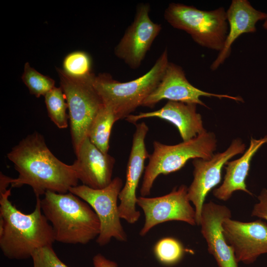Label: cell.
<instances>
[{
    "instance_id": "obj_25",
    "label": "cell",
    "mask_w": 267,
    "mask_h": 267,
    "mask_svg": "<svg viewBox=\"0 0 267 267\" xmlns=\"http://www.w3.org/2000/svg\"><path fill=\"white\" fill-rule=\"evenodd\" d=\"M33 267H69L56 255L52 246L37 250L32 258Z\"/></svg>"
},
{
    "instance_id": "obj_14",
    "label": "cell",
    "mask_w": 267,
    "mask_h": 267,
    "mask_svg": "<svg viewBox=\"0 0 267 267\" xmlns=\"http://www.w3.org/2000/svg\"><path fill=\"white\" fill-rule=\"evenodd\" d=\"M201 96L228 98L239 102L244 101L240 96L212 93L195 87L187 80L180 66L169 62L161 82L144 100L141 106L153 108L160 101L166 99L208 107L200 99Z\"/></svg>"
},
{
    "instance_id": "obj_22",
    "label": "cell",
    "mask_w": 267,
    "mask_h": 267,
    "mask_svg": "<svg viewBox=\"0 0 267 267\" xmlns=\"http://www.w3.org/2000/svg\"><path fill=\"white\" fill-rule=\"evenodd\" d=\"M157 260L166 266L177 264L182 259L184 250L182 244L175 238L167 237L158 240L153 248Z\"/></svg>"
},
{
    "instance_id": "obj_24",
    "label": "cell",
    "mask_w": 267,
    "mask_h": 267,
    "mask_svg": "<svg viewBox=\"0 0 267 267\" xmlns=\"http://www.w3.org/2000/svg\"><path fill=\"white\" fill-rule=\"evenodd\" d=\"M62 65L64 72L73 78H84L93 73L90 57L83 51H75L68 54Z\"/></svg>"
},
{
    "instance_id": "obj_19",
    "label": "cell",
    "mask_w": 267,
    "mask_h": 267,
    "mask_svg": "<svg viewBox=\"0 0 267 267\" xmlns=\"http://www.w3.org/2000/svg\"><path fill=\"white\" fill-rule=\"evenodd\" d=\"M267 143V135L257 139L251 137L248 148L239 158L228 161L225 164V175L222 184L213 191L217 199L226 201L235 191L241 190L249 195L252 193L247 189L246 179L250 170L252 158L264 144Z\"/></svg>"
},
{
    "instance_id": "obj_10",
    "label": "cell",
    "mask_w": 267,
    "mask_h": 267,
    "mask_svg": "<svg viewBox=\"0 0 267 267\" xmlns=\"http://www.w3.org/2000/svg\"><path fill=\"white\" fill-rule=\"evenodd\" d=\"M246 145L237 138L232 140L225 151L214 154L210 159H193V179L188 188L187 195L194 206L197 225H199L205 198L208 193L220 183L224 166L233 156L244 153Z\"/></svg>"
},
{
    "instance_id": "obj_8",
    "label": "cell",
    "mask_w": 267,
    "mask_h": 267,
    "mask_svg": "<svg viewBox=\"0 0 267 267\" xmlns=\"http://www.w3.org/2000/svg\"><path fill=\"white\" fill-rule=\"evenodd\" d=\"M123 187L122 179L115 177L108 185L102 189H93L83 184L69 189V192L89 204L97 215L100 221V231L96 241L100 246L107 245L112 238L121 242L127 240L117 204Z\"/></svg>"
},
{
    "instance_id": "obj_1",
    "label": "cell",
    "mask_w": 267,
    "mask_h": 267,
    "mask_svg": "<svg viewBox=\"0 0 267 267\" xmlns=\"http://www.w3.org/2000/svg\"><path fill=\"white\" fill-rule=\"evenodd\" d=\"M18 173L11 187L31 186L36 196L49 191L66 193L79 182L73 165L56 158L48 148L44 137L35 132L22 139L7 154Z\"/></svg>"
},
{
    "instance_id": "obj_16",
    "label": "cell",
    "mask_w": 267,
    "mask_h": 267,
    "mask_svg": "<svg viewBox=\"0 0 267 267\" xmlns=\"http://www.w3.org/2000/svg\"><path fill=\"white\" fill-rule=\"evenodd\" d=\"M76 155L77 159L72 165L84 185L98 189L110 183L115 162L113 157L102 152L89 137L82 142Z\"/></svg>"
},
{
    "instance_id": "obj_12",
    "label": "cell",
    "mask_w": 267,
    "mask_h": 267,
    "mask_svg": "<svg viewBox=\"0 0 267 267\" xmlns=\"http://www.w3.org/2000/svg\"><path fill=\"white\" fill-rule=\"evenodd\" d=\"M135 127L127 166L126 182L119 195L120 217L131 224L137 222L140 216V211L136 209V191L145 169V161L150 155L145 143L148 126L142 122L136 124Z\"/></svg>"
},
{
    "instance_id": "obj_15",
    "label": "cell",
    "mask_w": 267,
    "mask_h": 267,
    "mask_svg": "<svg viewBox=\"0 0 267 267\" xmlns=\"http://www.w3.org/2000/svg\"><path fill=\"white\" fill-rule=\"evenodd\" d=\"M231 218L230 209L212 201L204 203L199 225L206 241L209 253L213 256L219 267H239L234 252L226 242L222 223Z\"/></svg>"
},
{
    "instance_id": "obj_4",
    "label": "cell",
    "mask_w": 267,
    "mask_h": 267,
    "mask_svg": "<svg viewBox=\"0 0 267 267\" xmlns=\"http://www.w3.org/2000/svg\"><path fill=\"white\" fill-rule=\"evenodd\" d=\"M169 63L166 49L149 71L139 78L120 82L109 73H100L95 76L93 86L103 104L112 110L118 121L142 105L161 82Z\"/></svg>"
},
{
    "instance_id": "obj_21",
    "label": "cell",
    "mask_w": 267,
    "mask_h": 267,
    "mask_svg": "<svg viewBox=\"0 0 267 267\" xmlns=\"http://www.w3.org/2000/svg\"><path fill=\"white\" fill-rule=\"evenodd\" d=\"M44 97L48 115L52 122L59 129L67 128L68 106L62 89L55 87Z\"/></svg>"
},
{
    "instance_id": "obj_13",
    "label": "cell",
    "mask_w": 267,
    "mask_h": 267,
    "mask_svg": "<svg viewBox=\"0 0 267 267\" xmlns=\"http://www.w3.org/2000/svg\"><path fill=\"white\" fill-rule=\"evenodd\" d=\"M222 229L238 263L250 265L267 254V222L261 220L242 222L228 218L223 221Z\"/></svg>"
},
{
    "instance_id": "obj_5",
    "label": "cell",
    "mask_w": 267,
    "mask_h": 267,
    "mask_svg": "<svg viewBox=\"0 0 267 267\" xmlns=\"http://www.w3.org/2000/svg\"><path fill=\"white\" fill-rule=\"evenodd\" d=\"M217 148L213 133L207 131L196 137L175 145L153 142L140 189L141 196L150 195L155 180L160 175H168L181 169L190 159H210Z\"/></svg>"
},
{
    "instance_id": "obj_3",
    "label": "cell",
    "mask_w": 267,
    "mask_h": 267,
    "mask_svg": "<svg viewBox=\"0 0 267 267\" xmlns=\"http://www.w3.org/2000/svg\"><path fill=\"white\" fill-rule=\"evenodd\" d=\"M41 199L42 212L52 226L55 241L86 244L97 237L100 223L88 204L70 192L46 191Z\"/></svg>"
},
{
    "instance_id": "obj_18",
    "label": "cell",
    "mask_w": 267,
    "mask_h": 267,
    "mask_svg": "<svg viewBox=\"0 0 267 267\" xmlns=\"http://www.w3.org/2000/svg\"><path fill=\"white\" fill-rule=\"evenodd\" d=\"M229 30L224 46L210 69L217 70L229 57L234 41L245 33L257 31L256 24L267 19V13L255 9L247 0H233L226 11Z\"/></svg>"
},
{
    "instance_id": "obj_26",
    "label": "cell",
    "mask_w": 267,
    "mask_h": 267,
    "mask_svg": "<svg viewBox=\"0 0 267 267\" xmlns=\"http://www.w3.org/2000/svg\"><path fill=\"white\" fill-rule=\"evenodd\" d=\"M258 202L253 206L251 216L263 219L267 222V189L263 188L258 196Z\"/></svg>"
},
{
    "instance_id": "obj_27",
    "label": "cell",
    "mask_w": 267,
    "mask_h": 267,
    "mask_svg": "<svg viewBox=\"0 0 267 267\" xmlns=\"http://www.w3.org/2000/svg\"><path fill=\"white\" fill-rule=\"evenodd\" d=\"M93 267H118L114 261L107 259L101 254H97L92 258Z\"/></svg>"
},
{
    "instance_id": "obj_20",
    "label": "cell",
    "mask_w": 267,
    "mask_h": 267,
    "mask_svg": "<svg viewBox=\"0 0 267 267\" xmlns=\"http://www.w3.org/2000/svg\"><path fill=\"white\" fill-rule=\"evenodd\" d=\"M117 121L112 110L103 104L91 125L88 137L90 141L104 153L108 152L111 130Z\"/></svg>"
},
{
    "instance_id": "obj_9",
    "label": "cell",
    "mask_w": 267,
    "mask_h": 267,
    "mask_svg": "<svg viewBox=\"0 0 267 267\" xmlns=\"http://www.w3.org/2000/svg\"><path fill=\"white\" fill-rule=\"evenodd\" d=\"M186 185H181L163 196L137 197L136 205L141 208L145 216L140 235L145 236L155 226L169 221L197 225L195 209L191 205Z\"/></svg>"
},
{
    "instance_id": "obj_6",
    "label": "cell",
    "mask_w": 267,
    "mask_h": 267,
    "mask_svg": "<svg viewBox=\"0 0 267 267\" xmlns=\"http://www.w3.org/2000/svg\"><path fill=\"white\" fill-rule=\"evenodd\" d=\"M164 18L174 28L184 31L203 47L221 51L228 34L226 12L223 7L210 11L171 3Z\"/></svg>"
},
{
    "instance_id": "obj_2",
    "label": "cell",
    "mask_w": 267,
    "mask_h": 267,
    "mask_svg": "<svg viewBox=\"0 0 267 267\" xmlns=\"http://www.w3.org/2000/svg\"><path fill=\"white\" fill-rule=\"evenodd\" d=\"M11 190L0 195V248L9 259L32 258L37 250L52 246V228L42 212L40 196L34 211L26 214L9 199Z\"/></svg>"
},
{
    "instance_id": "obj_17",
    "label": "cell",
    "mask_w": 267,
    "mask_h": 267,
    "mask_svg": "<svg viewBox=\"0 0 267 267\" xmlns=\"http://www.w3.org/2000/svg\"><path fill=\"white\" fill-rule=\"evenodd\" d=\"M158 118L173 124L178 130L183 141L193 139L206 132L201 115L196 111V104L168 101L161 108L154 111L131 114L126 118L136 125L140 119Z\"/></svg>"
},
{
    "instance_id": "obj_11",
    "label": "cell",
    "mask_w": 267,
    "mask_h": 267,
    "mask_svg": "<svg viewBox=\"0 0 267 267\" xmlns=\"http://www.w3.org/2000/svg\"><path fill=\"white\" fill-rule=\"evenodd\" d=\"M150 5L139 4L134 21L115 48L116 56L133 69L138 68L162 29L150 18Z\"/></svg>"
},
{
    "instance_id": "obj_23",
    "label": "cell",
    "mask_w": 267,
    "mask_h": 267,
    "mask_svg": "<svg viewBox=\"0 0 267 267\" xmlns=\"http://www.w3.org/2000/svg\"><path fill=\"white\" fill-rule=\"evenodd\" d=\"M21 79L30 93L39 98L44 96L55 86V81L32 67L28 62L25 64Z\"/></svg>"
},
{
    "instance_id": "obj_29",
    "label": "cell",
    "mask_w": 267,
    "mask_h": 267,
    "mask_svg": "<svg viewBox=\"0 0 267 267\" xmlns=\"http://www.w3.org/2000/svg\"><path fill=\"white\" fill-rule=\"evenodd\" d=\"M263 28L267 30V19L265 20L264 23L263 24Z\"/></svg>"
},
{
    "instance_id": "obj_28",
    "label": "cell",
    "mask_w": 267,
    "mask_h": 267,
    "mask_svg": "<svg viewBox=\"0 0 267 267\" xmlns=\"http://www.w3.org/2000/svg\"><path fill=\"white\" fill-rule=\"evenodd\" d=\"M13 178L6 176L2 173L0 174V195L4 193L7 187L11 184Z\"/></svg>"
},
{
    "instance_id": "obj_7",
    "label": "cell",
    "mask_w": 267,
    "mask_h": 267,
    "mask_svg": "<svg viewBox=\"0 0 267 267\" xmlns=\"http://www.w3.org/2000/svg\"><path fill=\"white\" fill-rule=\"evenodd\" d=\"M68 106L70 133L76 155L84 140L88 137L91 125L103 103L93 86L95 75L73 78L62 69L56 68Z\"/></svg>"
}]
</instances>
